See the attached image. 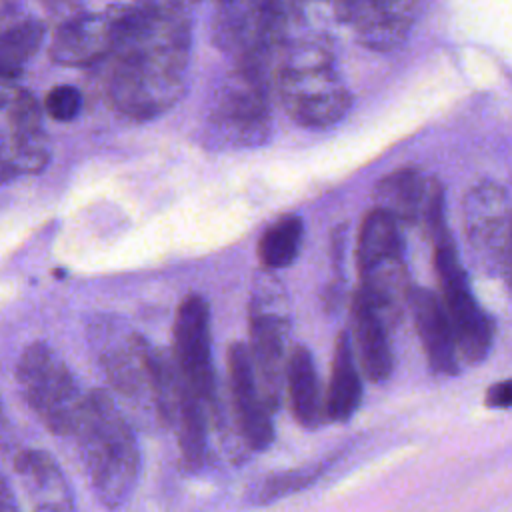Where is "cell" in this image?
I'll use <instances>...</instances> for the list:
<instances>
[{
	"label": "cell",
	"instance_id": "1",
	"mask_svg": "<svg viewBox=\"0 0 512 512\" xmlns=\"http://www.w3.org/2000/svg\"><path fill=\"white\" fill-rule=\"evenodd\" d=\"M192 52V14L186 0L120 4L108 54L106 96L132 120H152L186 92Z\"/></svg>",
	"mask_w": 512,
	"mask_h": 512
},
{
	"label": "cell",
	"instance_id": "2",
	"mask_svg": "<svg viewBox=\"0 0 512 512\" xmlns=\"http://www.w3.org/2000/svg\"><path fill=\"white\" fill-rule=\"evenodd\" d=\"M272 92L284 112L304 128H328L352 106V94L336 68L332 46L322 38H288L278 48L272 64Z\"/></svg>",
	"mask_w": 512,
	"mask_h": 512
},
{
	"label": "cell",
	"instance_id": "3",
	"mask_svg": "<svg viewBox=\"0 0 512 512\" xmlns=\"http://www.w3.org/2000/svg\"><path fill=\"white\" fill-rule=\"evenodd\" d=\"M70 436L76 438L98 500L108 508L124 506L138 482L140 452L126 418L108 392L84 394Z\"/></svg>",
	"mask_w": 512,
	"mask_h": 512
},
{
	"label": "cell",
	"instance_id": "4",
	"mask_svg": "<svg viewBox=\"0 0 512 512\" xmlns=\"http://www.w3.org/2000/svg\"><path fill=\"white\" fill-rule=\"evenodd\" d=\"M356 264L360 294L386 324L396 322L404 306H408L412 288L404 262L400 224L380 208L370 210L362 220Z\"/></svg>",
	"mask_w": 512,
	"mask_h": 512
},
{
	"label": "cell",
	"instance_id": "5",
	"mask_svg": "<svg viewBox=\"0 0 512 512\" xmlns=\"http://www.w3.org/2000/svg\"><path fill=\"white\" fill-rule=\"evenodd\" d=\"M272 74L258 64H236L212 96L206 132L218 146H258L268 140Z\"/></svg>",
	"mask_w": 512,
	"mask_h": 512
},
{
	"label": "cell",
	"instance_id": "6",
	"mask_svg": "<svg viewBox=\"0 0 512 512\" xmlns=\"http://www.w3.org/2000/svg\"><path fill=\"white\" fill-rule=\"evenodd\" d=\"M212 42L236 64L270 70L278 48L288 40V6L284 0H214Z\"/></svg>",
	"mask_w": 512,
	"mask_h": 512
},
{
	"label": "cell",
	"instance_id": "7",
	"mask_svg": "<svg viewBox=\"0 0 512 512\" xmlns=\"http://www.w3.org/2000/svg\"><path fill=\"white\" fill-rule=\"evenodd\" d=\"M288 332L290 320L282 284L274 276L258 278L250 300V342L246 348L262 396L272 412L280 404L288 360Z\"/></svg>",
	"mask_w": 512,
	"mask_h": 512
},
{
	"label": "cell",
	"instance_id": "8",
	"mask_svg": "<svg viewBox=\"0 0 512 512\" xmlns=\"http://www.w3.org/2000/svg\"><path fill=\"white\" fill-rule=\"evenodd\" d=\"M432 248L434 268L440 284V300L452 330L458 360L478 364L488 356L494 342L492 318L470 290V282L460 264L452 234L436 238Z\"/></svg>",
	"mask_w": 512,
	"mask_h": 512
},
{
	"label": "cell",
	"instance_id": "9",
	"mask_svg": "<svg viewBox=\"0 0 512 512\" xmlns=\"http://www.w3.org/2000/svg\"><path fill=\"white\" fill-rule=\"evenodd\" d=\"M24 400L54 434H70L84 394L60 354L44 342L30 344L16 364Z\"/></svg>",
	"mask_w": 512,
	"mask_h": 512
},
{
	"label": "cell",
	"instance_id": "10",
	"mask_svg": "<svg viewBox=\"0 0 512 512\" xmlns=\"http://www.w3.org/2000/svg\"><path fill=\"white\" fill-rule=\"evenodd\" d=\"M50 158L36 98L8 80H0V182L38 172Z\"/></svg>",
	"mask_w": 512,
	"mask_h": 512
},
{
	"label": "cell",
	"instance_id": "11",
	"mask_svg": "<svg viewBox=\"0 0 512 512\" xmlns=\"http://www.w3.org/2000/svg\"><path fill=\"white\" fill-rule=\"evenodd\" d=\"M466 238L482 266L506 278L510 272V198L502 184L476 182L462 200Z\"/></svg>",
	"mask_w": 512,
	"mask_h": 512
},
{
	"label": "cell",
	"instance_id": "12",
	"mask_svg": "<svg viewBox=\"0 0 512 512\" xmlns=\"http://www.w3.org/2000/svg\"><path fill=\"white\" fill-rule=\"evenodd\" d=\"M172 358L188 390L204 404L214 406L216 380L210 348V310L200 294H186L178 304Z\"/></svg>",
	"mask_w": 512,
	"mask_h": 512
},
{
	"label": "cell",
	"instance_id": "13",
	"mask_svg": "<svg viewBox=\"0 0 512 512\" xmlns=\"http://www.w3.org/2000/svg\"><path fill=\"white\" fill-rule=\"evenodd\" d=\"M334 18L354 30L358 44L374 52L398 48L414 20L418 0H328Z\"/></svg>",
	"mask_w": 512,
	"mask_h": 512
},
{
	"label": "cell",
	"instance_id": "14",
	"mask_svg": "<svg viewBox=\"0 0 512 512\" xmlns=\"http://www.w3.org/2000/svg\"><path fill=\"white\" fill-rule=\"evenodd\" d=\"M120 4L104 12H78L62 22L52 36L48 54L60 66H92L108 58L116 40Z\"/></svg>",
	"mask_w": 512,
	"mask_h": 512
},
{
	"label": "cell",
	"instance_id": "15",
	"mask_svg": "<svg viewBox=\"0 0 512 512\" xmlns=\"http://www.w3.org/2000/svg\"><path fill=\"white\" fill-rule=\"evenodd\" d=\"M228 380L242 440L252 450L268 448L274 440L272 410L262 396L244 342H232L228 348Z\"/></svg>",
	"mask_w": 512,
	"mask_h": 512
},
{
	"label": "cell",
	"instance_id": "16",
	"mask_svg": "<svg viewBox=\"0 0 512 512\" xmlns=\"http://www.w3.org/2000/svg\"><path fill=\"white\" fill-rule=\"evenodd\" d=\"M408 306L428 366L438 374L454 376L458 372L460 360L440 296L430 288H412L408 296Z\"/></svg>",
	"mask_w": 512,
	"mask_h": 512
},
{
	"label": "cell",
	"instance_id": "17",
	"mask_svg": "<svg viewBox=\"0 0 512 512\" xmlns=\"http://www.w3.org/2000/svg\"><path fill=\"white\" fill-rule=\"evenodd\" d=\"M386 328L388 324L360 294V290H356L350 306L348 336L360 368L372 382H386L392 374V350Z\"/></svg>",
	"mask_w": 512,
	"mask_h": 512
},
{
	"label": "cell",
	"instance_id": "18",
	"mask_svg": "<svg viewBox=\"0 0 512 512\" xmlns=\"http://www.w3.org/2000/svg\"><path fill=\"white\" fill-rule=\"evenodd\" d=\"M98 336V354L102 370L108 382L126 396H136L142 392L150 394V368H152V348L148 342L136 334H124L118 340Z\"/></svg>",
	"mask_w": 512,
	"mask_h": 512
},
{
	"label": "cell",
	"instance_id": "19",
	"mask_svg": "<svg viewBox=\"0 0 512 512\" xmlns=\"http://www.w3.org/2000/svg\"><path fill=\"white\" fill-rule=\"evenodd\" d=\"M14 470L36 510H72V490L58 462L44 450H20L14 458Z\"/></svg>",
	"mask_w": 512,
	"mask_h": 512
},
{
	"label": "cell",
	"instance_id": "20",
	"mask_svg": "<svg viewBox=\"0 0 512 512\" xmlns=\"http://www.w3.org/2000/svg\"><path fill=\"white\" fill-rule=\"evenodd\" d=\"M284 382L294 418L304 428H318L326 420L324 394L310 350L302 344L294 346L286 360Z\"/></svg>",
	"mask_w": 512,
	"mask_h": 512
},
{
	"label": "cell",
	"instance_id": "21",
	"mask_svg": "<svg viewBox=\"0 0 512 512\" xmlns=\"http://www.w3.org/2000/svg\"><path fill=\"white\" fill-rule=\"evenodd\" d=\"M432 176L416 168H400L386 174L374 186V204L398 224H420Z\"/></svg>",
	"mask_w": 512,
	"mask_h": 512
},
{
	"label": "cell",
	"instance_id": "22",
	"mask_svg": "<svg viewBox=\"0 0 512 512\" xmlns=\"http://www.w3.org/2000/svg\"><path fill=\"white\" fill-rule=\"evenodd\" d=\"M362 398V382L356 368V356L348 332H340L334 346L330 386L324 398V412L328 420L346 422L356 412Z\"/></svg>",
	"mask_w": 512,
	"mask_h": 512
},
{
	"label": "cell",
	"instance_id": "23",
	"mask_svg": "<svg viewBox=\"0 0 512 512\" xmlns=\"http://www.w3.org/2000/svg\"><path fill=\"white\" fill-rule=\"evenodd\" d=\"M46 26L36 18H26L0 28V80L18 78L26 64L40 50Z\"/></svg>",
	"mask_w": 512,
	"mask_h": 512
},
{
	"label": "cell",
	"instance_id": "24",
	"mask_svg": "<svg viewBox=\"0 0 512 512\" xmlns=\"http://www.w3.org/2000/svg\"><path fill=\"white\" fill-rule=\"evenodd\" d=\"M170 426L176 428L184 462L200 468L206 460V412L204 402L184 386Z\"/></svg>",
	"mask_w": 512,
	"mask_h": 512
},
{
	"label": "cell",
	"instance_id": "25",
	"mask_svg": "<svg viewBox=\"0 0 512 512\" xmlns=\"http://www.w3.org/2000/svg\"><path fill=\"white\" fill-rule=\"evenodd\" d=\"M302 236L304 222L294 214L282 216L272 222L258 244V256L264 268L282 270L290 266L302 248Z\"/></svg>",
	"mask_w": 512,
	"mask_h": 512
},
{
	"label": "cell",
	"instance_id": "26",
	"mask_svg": "<svg viewBox=\"0 0 512 512\" xmlns=\"http://www.w3.org/2000/svg\"><path fill=\"white\" fill-rule=\"evenodd\" d=\"M82 94L76 86L60 84L54 86L44 98L46 114L56 122H70L80 114Z\"/></svg>",
	"mask_w": 512,
	"mask_h": 512
},
{
	"label": "cell",
	"instance_id": "27",
	"mask_svg": "<svg viewBox=\"0 0 512 512\" xmlns=\"http://www.w3.org/2000/svg\"><path fill=\"white\" fill-rule=\"evenodd\" d=\"M510 404H512V384H510V380H500V382H496L488 388L486 406L504 410Z\"/></svg>",
	"mask_w": 512,
	"mask_h": 512
},
{
	"label": "cell",
	"instance_id": "28",
	"mask_svg": "<svg viewBox=\"0 0 512 512\" xmlns=\"http://www.w3.org/2000/svg\"><path fill=\"white\" fill-rule=\"evenodd\" d=\"M16 508V502H14V496L0 472V510H14Z\"/></svg>",
	"mask_w": 512,
	"mask_h": 512
},
{
	"label": "cell",
	"instance_id": "29",
	"mask_svg": "<svg viewBox=\"0 0 512 512\" xmlns=\"http://www.w3.org/2000/svg\"><path fill=\"white\" fill-rule=\"evenodd\" d=\"M18 0H0V24L16 14Z\"/></svg>",
	"mask_w": 512,
	"mask_h": 512
},
{
	"label": "cell",
	"instance_id": "30",
	"mask_svg": "<svg viewBox=\"0 0 512 512\" xmlns=\"http://www.w3.org/2000/svg\"><path fill=\"white\" fill-rule=\"evenodd\" d=\"M2 420H4V412H2V404H0V424H2Z\"/></svg>",
	"mask_w": 512,
	"mask_h": 512
}]
</instances>
